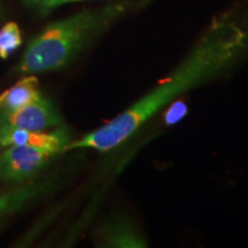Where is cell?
Here are the masks:
<instances>
[{"instance_id":"obj_1","label":"cell","mask_w":248,"mask_h":248,"mask_svg":"<svg viewBox=\"0 0 248 248\" xmlns=\"http://www.w3.org/2000/svg\"><path fill=\"white\" fill-rule=\"evenodd\" d=\"M246 44L247 32L235 21L226 17L214 20L190 53L166 78L108 123L70 141L64 152L76 148L107 152L120 146L176 97L230 67Z\"/></svg>"},{"instance_id":"obj_2","label":"cell","mask_w":248,"mask_h":248,"mask_svg":"<svg viewBox=\"0 0 248 248\" xmlns=\"http://www.w3.org/2000/svg\"><path fill=\"white\" fill-rule=\"evenodd\" d=\"M125 11L122 4L101 11H85L49 23L30 40L18 71L23 74L58 70L73 61L93 37Z\"/></svg>"},{"instance_id":"obj_3","label":"cell","mask_w":248,"mask_h":248,"mask_svg":"<svg viewBox=\"0 0 248 248\" xmlns=\"http://www.w3.org/2000/svg\"><path fill=\"white\" fill-rule=\"evenodd\" d=\"M55 154V151L44 147L9 146L0 156V176L9 182L24 181L42 169Z\"/></svg>"},{"instance_id":"obj_4","label":"cell","mask_w":248,"mask_h":248,"mask_svg":"<svg viewBox=\"0 0 248 248\" xmlns=\"http://www.w3.org/2000/svg\"><path fill=\"white\" fill-rule=\"evenodd\" d=\"M0 117L4 124L30 131H44L52 126L59 125L61 122V116L57 108L48 99L42 95L18 109L1 113Z\"/></svg>"},{"instance_id":"obj_5","label":"cell","mask_w":248,"mask_h":248,"mask_svg":"<svg viewBox=\"0 0 248 248\" xmlns=\"http://www.w3.org/2000/svg\"><path fill=\"white\" fill-rule=\"evenodd\" d=\"M69 142V135L64 128L52 132L30 131L8 124H4L0 128V146H36L49 148L60 153L64 152V148Z\"/></svg>"},{"instance_id":"obj_6","label":"cell","mask_w":248,"mask_h":248,"mask_svg":"<svg viewBox=\"0 0 248 248\" xmlns=\"http://www.w3.org/2000/svg\"><path fill=\"white\" fill-rule=\"evenodd\" d=\"M40 95L36 77H24L0 94V114L18 109L38 99Z\"/></svg>"},{"instance_id":"obj_7","label":"cell","mask_w":248,"mask_h":248,"mask_svg":"<svg viewBox=\"0 0 248 248\" xmlns=\"http://www.w3.org/2000/svg\"><path fill=\"white\" fill-rule=\"evenodd\" d=\"M102 243L110 247H144L140 235L129 223L117 221L110 223L102 231Z\"/></svg>"},{"instance_id":"obj_8","label":"cell","mask_w":248,"mask_h":248,"mask_svg":"<svg viewBox=\"0 0 248 248\" xmlns=\"http://www.w3.org/2000/svg\"><path fill=\"white\" fill-rule=\"evenodd\" d=\"M22 44V33L16 22H8L0 28V59L6 60Z\"/></svg>"},{"instance_id":"obj_9","label":"cell","mask_w":248,"mask_h":248,"mask_svg":"<svg viewBox=\"0 0 248 248\" xmlns=\"http://www.w3.org/2000/svg\"><path fill=\"white\" fill-rule=\"evenodd\" d=\"M40 190L42 187L39 186H33V187L21 188V190L14 192L0 194V216L17 209L18 207L29 201L31 198L36 197Z\"/></svg>"},{"instance_id":"obj_10","label":"cell","mask_w":248,"mask_h":248,"mask_svg":"<svg viewBox=\"0 0 248 248\" xmlns=\"http://www.w3.org/2000/svg\"><path fill=\"white\" fill-rule=\"evenodd\" d=\"M187 113V107L183 101H173L169 109L167 110L166 115H164V121L167 124H175L179 120L185 116Z\"/></svg>"},{"instance_id":"obj_11","label":"cell","mask_w":248,"mask_h":248,"mask_svg":"<svg viewBox=\"0 0 248 248\" xmlns=\"http://www.w3.org/2000/svg\"><path fill=\"white\" fill-rule=\"evenodd\" d=\"M30 4L38 6V7L48 11V9L55 7V0H27Z\"/></svg>"},{"instance_id":"obj_12","label":"cell","mask_w":248,"mask_h":248,"mask_svg":"<svg viewBox=\"0 0 248 248\" xmlns=\"http://www.w3.org/2000/svg\"><path fill=\"white\" fill-rule=\"evenodd\" d=\"M74 1H80V0H55V7L58 6L67 4V2H74Z\"/></svg>"}]
</instances>
